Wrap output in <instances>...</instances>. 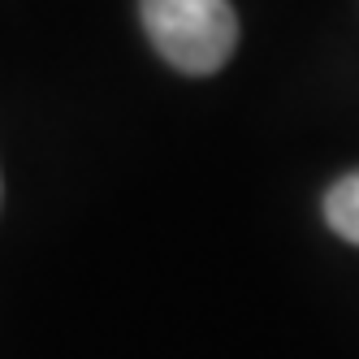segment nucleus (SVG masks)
<instances>
[{"mask_svg": "<svg viewBox=\"0 0 359 359\" xmlns=\"http://www.w3.org/2000/svg\"><path fill=\"white\" fill-rule=\"evenodd\" d=\"M151 48L182 74H217L238 48V13L229 0H139Z\"/></svg>", "mask_w": 359, "mask_h": 359, "instance_id": "f257e3e1", "label": "nucleus"}, {"mask_svg": "<svg viewBox=\"0 0 359 359\" xmlns=\"http://www.w3.org/2000/svg\"><path fill=\"white\" fill-rule=\"evenodd\" d=\"M325 221L338 238L359 247V169L338 177V182L325 191Z\"/></svg>", "mask_w": 359, "mask_h": 359, "instance_id": "f03ea898", "label": "nucleus"}]
</instances>
